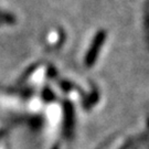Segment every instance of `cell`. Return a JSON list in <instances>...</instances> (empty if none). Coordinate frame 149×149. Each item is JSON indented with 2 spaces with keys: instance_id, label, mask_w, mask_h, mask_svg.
Returning <instances> with one entry per match:
<instances>
[{
  "instance_id": "277c9868",
  "label": "cell",
  "mask_w": 149,
  "mask_h": 149,
  "mask_svg": "<svg viewBox=\"0 0 149 149\" xmlns=\"http://www.w3.org/2000/svg\"><path fill=\"white\" fill-rule=\"evenodd\" d=\"M0 22H3V23H13L15 22V18L12 16H10V15L0 12Z\"/></svg>"
},
{
  "instance_id": "5b68a950",
  "label": "cell",
  "mask_w": 149,
  "mask_h": 149,
  "mask_svg": "<svg viewBox=\"0 0 149 149\" xmlns=\"http://www.w3.org/2000/svg\"><path fill=\"white\" fill-rule=\"evenodd\" d=\"M60 86H61V88L64 90L65 92H69V91L72 88L73 85H72L70 82H68V81H64V82H61V83H60Z\"/></svg>"
},
{
  "instance_id": "8992f818",
  "label": "cell",
  "mask_w": 149,
  "mask_h": 149,
  "mask_svg": "<svg viewBox=\"0 0 149 149\" xmlns=\"http://www.w3.org/2000/svg\"><path fill=\"white\" fill-rule=\"evenodd\" d=\"M53 149H58V146H55V147H54Z\"/></svg>"
},
{
  "instance_id": "3957f363",
  "label": "cell",
  "mask_w": 149,
  "mask_h": 149,
  "mask_svg": "<svg viewBox=\"0 0 149 149\" xmlns=\"http://www.w3.org/2000/svg\"><path fill=\"white\" fill-rule=\"evenodd\" d=\"M54 94L52 93V91L50 90L49 87H47V88H44V91H43V101L44 102H51L54 100Z\"/></svg>"
},
{
  "instance_id": "6da1fadb",
  "label": "cell",
  "mask_w": 149,
  "mask_h": 149,
  "mask_svg": "<svg viewBox=\"0 0 149 149\" xmlns=\"http://www.w3.org/2000/svg\"><path fill=\"white\" fill-rule=\"evenodd\" d=\"M105 38H106V33H105V31H103V30L96 33L95 38H94V40L92 42V45H91V48L88 49V51L86 53V56H85L86 66L90 68V66H93V64L95 63L96 59L98 56V53H100V51H101L102 49V45H103V43L105 41Z\"/></svg>"
},
{
  "instance_id": "7a4b0ae2",
  "label": "cell",
  "mask_w": 149,
  "mask_h": 149,
  "mask_svg": "<svg viewBox=\"0 0 149 149\" xmlns=\"http://www.w3.org/2000/svg\"><path fill=\"white\" fill-rule=\"evenodd\" d=\"M64 122L63 134L65 138H71L74 128V108L70 102H64Z\"/></svg>"
}]
</instances>
